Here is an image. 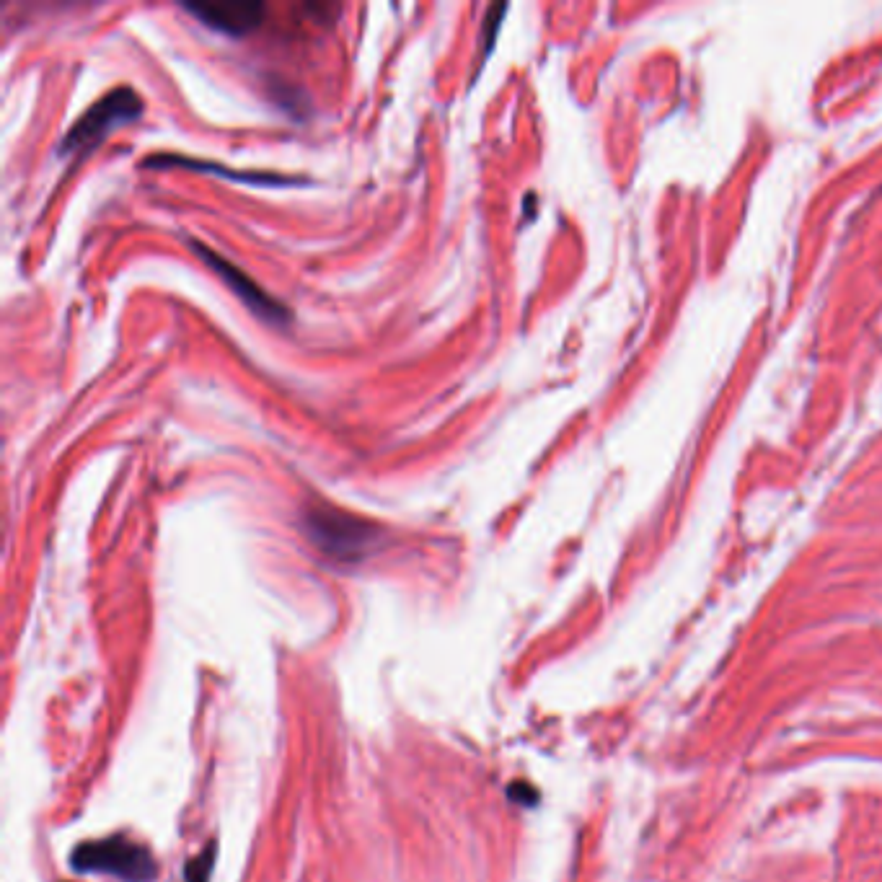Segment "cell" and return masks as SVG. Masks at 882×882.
Masks as SVG:
<instances>
[{"label":"cell","instance_id":"6da1fadb","mask_svg":"<svg viewBox=\"0 0 882 882\" xmlns=\"http://www.w3.org/2000/svg\"><path fill=\"white\" fill-rule=\"evenodd\" d=\"M301 528L324 557L339 564L363 562L383 541L381 526L324 502H308L303 507Z\"/></svg>","mask_w":882,"mask_h":882},{"label":"cell","instance_id":"7a4b0ae2","mask_svg":"<svg viewBox=\"0 0 882 882\" xmlns=\"http://www.w3.org/2000/svg\"><path fill=\"white\" fill-rule=\"evenodd\" d=\"M140 114H143V101L130 86L112 88L109 94L96 99L76 119V125L70 127L68 135L60 140V156H88V153L99 148L101 140L107 138L114 127L127 125L132 119H138Z\"/></svg>","mask_w":882,"mask_h":882},{"label":"cell","instance_id":"3957f363","mask_svg":"<svg viewBox=\"0 0 882 882\" xmlns=\"http://www.w3.org/2000/svg\"><path fill=\"white\" fill-rule=\"evenodd\" d=\"M70 864L76 872L112 875L125 882H151L156 877V859L148 846L135 844L127 836L81 844L73 851Z\"/></svg>","mask_w":882,"mask_h":882},{"label":"cell","instance_id":"277c9868","mask_svg":"<svg viewBox=\"0 0 882 882\" xmlns=\"http://www.w3.org/2000/svg\"><path fill=\"white\" fill-rule=\"evenodd\" d=\"M189 246H192L194 254H197V257H200L202 262L207 264V267L213 269V272L220 277V280L226 282L228 290H233V295H236L238 301L244 303V306L249 308V311L254 313V316H259V319L269 321V324H280V326L288 324V321H290V311H288V308L282 306V303L277 301V298H272V295L264 293V290L259 288L257 282H254L249 275H246L244 269L236 267V264H233V262H228L226 257H220L218 251L210 249V246L200 244V241H194V238H189Z\"/></svg>","mask_w":882,"mask_h":882},{"label":"cell","instance_id":"5b68a950","mask_svg":"<svg viewBox=\"0 0 882 882\" xmlns=\"http://www.w3.org/2000/svg\"><path fill=\"white\" fill-rule=\"evenodd\" d=\"M184 11L213 32L228 37H244L254 32L264 19V3H184Z\"/></svg>","mask_w":882,"mask_h":882},{"label":"cell","instance_id":"8992f818","mask_svg":"<svg viewBox=\"0 0 882 882\" xmlns=\"http://www.w3.org/2000/svg\"><path fill=\"white\" fill-rule=\"evenodd\" d=\"M156 163H179V166H187V169H200V171H210V174H220V176H233L238 182H262V184H285L288 179H282V176H272V174H236V171H228V169H218V163H205V161H194V158H184V156H153L145 161L148 169H156Z\"/></svg>","mask_w":882,"mask_h":882},{"label":"cell","instance_id":"52a82bcc","mask_svg":"<svg viewBox=\"0 0 882 882\" xmlns=\"http://www.w3.org/2000/svg\"><path fill=\"white\" fill-rule=\"evenodd\" d=\"M213 862H215V844H210L205 851H202L200 857L192 859V862L187 864V872H184V875H187V882H207L210 870H213Z\"/></svg>","mask_w":882,"mask_h":882},{"label":"cell","instance_id":"ba28073f","mask_svg":"<svg viewBox=\"0 0 882 882\" xmlns=\"http://www.w3.org/2000/svg\"><path fill=\"white\" fill-rule=\"evenodd\" d=\"M507 13V6H492L487 13V19H484V29H482V55L487 57L489 50H492V44H495L497 32H500V21L502 16Z\"/></svg>","mask_w":882,"mask_h":882}]
</instances>
